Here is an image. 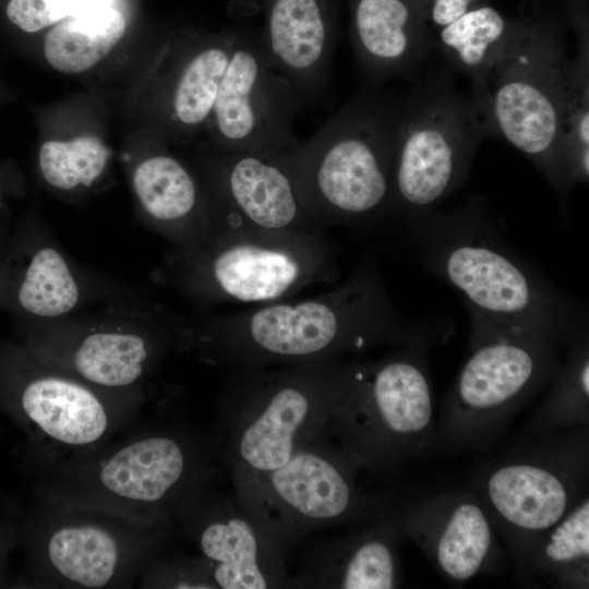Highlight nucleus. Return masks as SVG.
Here are the masks:
<instances>
[{
	"label": "nucleus",
	"instance_id": "f257e3e1",
	"mask_svg": "<svg viewBox=\"0 0 589 589\" xmlns=\"http://www.w3.org/2000/svg\"><path fill=\"white\" fill-rule=\"evenodd\" d=\"M217 330L221 354L241 366L333 360L387 344L426 347L435 338L399 314L371 263L326 293L231 314Z\"/></svg>",
	"mask_w": 589,
	"mask_h": 589
},
{
	"label": "nucleus",
	"instance_id": "f03ea898",
	"mask_svg": "<svg viewBox=\"0 0 589 589\" xmlns=\"http://www.w3.org/2000/svg\"><path fill=\"white\" fill-rule=\"evenodd\" d=\"M407 221L426 267L465 297L471 315L530 327L565 344L579 329L573 308L493 232L479 204Z\"/></svg>",
	"mask_w": 589,
	"mask_h": 589
},
{
	"label": "nucleus",
	"instance_id": "7ed1b4c3",
	"mask_svg": "<svg viewBox=\"0 0 589 589\" xmlns=\"http://www.w3.org/2000/svg\"><path fill=\"white\" fill-rule=\"evenodd\" d=\"M397 101L362 94L288 153L299 197L315 221L392 213Z\"/></svg>",
	"mask_w": 589,
	"mask_h": 589
},
{
	"label": "nucleus",
	"instance_id": "20e7f679",
	"mask_svg": "<svg viewBox=\"0 0 589 589\" xmlns=\"http://www.w3.org/2000/svg\"><path fill=\"white\" fill-rule=\"evenodd\" d=\"M351 365L333 359L278 371L242 366L228 408L235 479L273 471L300 445L328 435Z\"/></svg>",
	"mask_w": 589,
	"mask_h": 589
},
{
	"label": "nucleus",
	"instance_id": "39448f33",
	"mask_svg": "<svg viewBox=\"0 0 589 589\" xmlns=\"http://www.w3.org/2000/svg\"><path fill=\"white\" fill-rule=\"evenodd\" d=\"M566 345L530 327L471 315L469 356L443 409V442L459 449L488 446L551 383Z\"/></svg>",
	"mask_w": 589,
	"mask_h": 589
},
{
	"label": "nucleus",
	"instance_id": "423d86ee",
	"mask_svg": "<svg viewBox=\"0 0 589 589\" xmlns=\"http://www.w3.org/2000/svg\"><path fill=\"white\" fill-rule=\"evenodd\" d=\"M568 56L557 24L518 19L513 38L484 94L492 135L525 155L558 191L568 190L563 161V116Z\"/></svg>",
	"mask_w": 589,
	"mask_h": 589
},
{
	"label": "nucleus",
	"instance_id": "0eeeda50",
	"mask_svg": "<svg viewBox=\"0 0 589 589\" xmlns=\"http://www.w3.org/2000/svg\"><path fill=\"white\" fill-rule=\"evenodd\" d=\"M205 454L183 433L163 430L136 435L100 456L62 467L48 501L143 525H165L167 510L176 509L205 474Z\"/></svg>",
	"mask_w": 589,
	"mask_h": 589
},
{
	"label": "nucleus",
	"instance_id": "6e6552de",
	"mask_svg": "<svg viewBox=\"0 0 589 589\" xmlns=\"http://www.w3.org/2000/svg\"><path fill=\"white\" fill-rule=\"evenodd\" d=\"M490 135L483 103L447 82L397 101L390 214L408 219L432 212L462 182Z\"/></svg>",
	"mask_w": 589,
	"mask_h": 589
},
{
	"label": "nucleus",
	"instance_id": "1a4fd4ad",
	"mask_svg": "<svg viewBox=\"0 0 589 589\" xmlns=\"http://www.w3.org/2000/svg\"><path fill=\"white\" fill-rule=\"evenodd\" d=\"M419 346L371 363H352L328 435L362 468L390 467L435 440L431 384Z\"/></svg>",
	"mask_w": 589,
	"mask_h": 589
},
{
	"label": "nucleus",
	"instance_id": "9d476101",
	"mask_svg": "<svg viewBox=\"0 0 589 589\" xmlns=\"http://www.w3.org/2000/svg\"><path fill=\"white\" fill-rule=\"evenodd\" d=\"M588 428L529 437L476 477L483 503L516 564L587 492Z\"/></svg>",
	"mask_w": 589,
	"mask_h": 589
},
{
	"label": "nucleus",
	"instance_id": "9b49d317",
	"mask_svg": "<svg viewBox=\"0 0 589 589\" xmlns=\"http://www.w3.org/2000/svg\"><path fill=\"white\" fill-rule=\"evenodd\" d=\"M360 470L339 445L320 437L277 469L235 482L239 503L281 550L309 530L384 515L359 489Z\"/></svg>",
	"mask_w": 589,
	"mask_h": 589
},
{
	"label": "nucleus",
	"instance_id": "f8f14e48",
	"mask_svg": "<svg viewBox=\"0 0 589 589\" xmlns=\"http://www.w3.org/2000/svg\"><path fill=\"white\" fill-rule=\"evenodd\" d=\"M164 532L165 525L50 503L41 544L47 585L125 586L155 557Z\"/></svg>",
	"mask_w": 589,
	"mask_h": 589
},
{
	"label": "nucleus",
	"instance_id": "ddd939ff",
	"mask_svg": "<svg viewBox=\"0 0 589 589\" xmlns=\"http://www.w3.org/2000/svg\"><path fill=\"white\" fill-rule=\"evenodd\" d=\"M226 233L209 263L217 293L231 303L285 300L335 277L328 244L312 229L271 231L225 221Z\"/></svg>",
	"mask_w": 589,
	"mask_h": 589
},
{
	"label": "nucleus",
	"instance_id": "4468645a",
	"mask_svg": "<svg viewBox=\"0 0 589 589\" xmlns=\"http://www.w3.org/2000/svg\"><path fill=\"white\" fill-rule=\"evenodd\" d=\"M298 109L292 87L272 67L261 38L236 28L209 118L219 151L292 149L299 143L293 133Z\"/></svg>",
	"mask_w": 589,
	"mask_h": 589
},
{
	"label": "nucleus",
	"instance_id": "2eb2a0df",
	"mask_svg": "<svg viewBox=\"0 0 589 589\" xmlns=\"http://www.w3.org/2000/svg\"><path fill=\"white\" fill-rule=\"evenodd\" d=\"M204 474L182 497V515L216 588L265 589L289 584L281 550L231 501L207 494Z\"/></svg>",
	"mask_w": 589,
	"mask_h": 589
},
{
	"label": "nucleus",
	"instance_id": "dca6fc26",
	"mask_svg": "<svg viewBox=\"0 0 589 589\" xmlns=\"http://www.w3.org/2000/svg\"><path fill=\"white\" fill-rule=\"evenodd\" d=\"M397 516L405 537L452 584H464L504 566L497 531L473 491L428 495Z\"/></svg>",
	"mask_w": 589,
	"mask_h": 589
},
{
	"label": "nucleus",
	"instance_id": "f3484780",
	"mask_svg": "<svg viewBox=\"0 0 589 589\" xmlns=\"http://www.w3.org/2000/svg\"><path fill=\"white\" fill-rule=\"evenodd\" d=\"M261 1L263 49L302 108L316 99L328 82L341 0Z\"/></svg>",
	"mask_w": 589,
	"mask_h": 589
},
{
	"label": "nucleus",
	"instance_id": "a211bd4d",
	"mask_svg": "<svg viewBox=\"0 0 589 589\" xmlns=\"http://www.w3.org/2000/svg\"><path fill=\"white\" fill-rule=\"evenodd\" d=\"M288 153L219 151L216 172L224 220L271 231L312 229Z\"/></svg>",
	"mask_w": 589,
	"mask_h": 589
},
{
	"label": "nucleus",
	"instance_id": "6ab92c4d",
	"mask_svg": "<svg viewBox=\"0 0 589 589\" xmlns=\"http://www.w3.org/2000/svg\"><path fill=\"white\" fill-rule=\"evenodd\" d=\"M350 44L372 82L411 76L433 48L413 0H348Z\"/></svg>",
	"mask_w": 589,
	"mask_h": 589
},
{
	"label": "nucleus",
	"instance_id": "aec40b11",
	"mask_svg": "<svg viewBox=\"0 0 589 589\" xmlns=\"http://www.w3.org/2000/svg\"><path fill=\"white\" fill-rule=\"evenodd\" d=\"M21 407L52 444L83 454L101 445L125 419L115 416L91 388L56 375L29 382L22 393Z\"/></svg>",
	"mask_w": 589,
	"mask_h": 589
},
{
	"label": "nucleus",
	"instance_id": "412c9836",
	"mask_svg": "<svg viewBox=\"0 0 589 589\" xmlns=\"http://www.w3.org/2000/svg\"><path fill=\"white\" fill-rule=\"evenodd\" d=\"M397 515H382L361 531L333 541L303 574L302 584L338 589H393L401 586Z\"/></svg>",
	"mask_w": 589,
	"mask_h": 589
},
{
	"label": "nucleus",
	"instance_id": "4be33fe9",
	"mask_svg": "<svg viewBox=\"0 0 589 589\" xmlns=\"http://www.w3.org/2000/svg\"><path fill=\"white\" fill-rule=\"evenodd\" d=\"M517 21L483 2L432 32V45L452 68L470 79V92L479 98L513 38Z\"/></svg>",
	"mask_w": 589,
	"mask_h": 589
},
{
	"label": "nucleus",
	"instance_id": "5701e85b",
	"mask_svg": "<svg viewBox=\"0 0 589 589\" xmlns=\"http://www.w3.org/2000/svg\"><path fill=\"white\" fill-rule=\"evenodd\" d=\"M518 575L556 588H589L588 493L532 544Z\"/></svg>",
	"mask_w": 589,
	"mask_h": 589
},
{
	"label": "nucleus",
	"instance_id": "b1692460",
	"mask_svg": "<svg viewBox=\"0 0 589 589\" xmlns=\"http://www.w3.org/2000/svg\"><path fill=\"white\" fill-rule=\"evenodd\" d=\"M124 15L109 5L58 22L45 36L44 53L63 73H80L100 61L121 39Z\"/></svg>",
	"mask_w": 589,
	"mask_h": 589
},
{
	"label": "nucleus",
	"instance_id": "393cba45",
	"mask_svg": "<svg viewBox=\"0 0 589 589\" xmlns=\"http://www.w3.org/2000/svg\"><path fill=\"white\" fill-rule=\"evenodd\" d=\"M551 387L528 428L529 437L589 426V339L579 328L568 340Z\"/></svg>",
	"mask_w": 589,
	"mask_h": 589
},
{
	"label": "nucleus",
	"instance_id": "a878e982",
	"mask_svg": "<svg viewBox=\"0 0 589 589\" xmlns=\"http://www.w3.org/2000/svg\"><path fill=\"white\" fill-rule=\"evenodd\" d=\"M235 36L231 27L208 38L184 62L170 99V119L179 125L195 128L209 121Z\"/></svg>",
	"mask_w": 589,
	"mask_h": 589
},
{
	"label": "nucleus",
	"instance_id": "bb28decb",
	"mask_svg": "<svg viewBox=\"0 0 589 589\" xmlns=\"http://www.w3.org/2000/svg\"><path fill=\"white\" fill-rule=\"evenodd\" d=\"M578 48L568 59L563 116V161L568 188L589 177V36L585 9L572 13Z\"/></svg>",
	"mask_w": 589,
	"mask_h": 589
},
{
	"label": "nucleus",
	"instance_id": "cd10ccee",
	"mask_svg": "<svg viewBox=\"0 0 589 589\" xmlns=\"http://www.w3.org/2000/svg\"><path fill=\"white\" fill-rule=\"evenodd\" d=\"M147 357V345L141 336L108 332L82 340L72 361L75 371L87 382L121 388L142 376Z\"/></svg>",
	"mask_w": 589,
	"mask_h": 589
},
{
	"label": "nucleus",
	"instance_id": "c85d7f7f",
	"mask_svg": "<svg viewBox=\"0 0 589 589\" xmlns=\"http://www.w3.org/2000/svg\"><path fill=\"white\" fill-rule=\"evenodd\" d=\"M144 209L155 219L172 223L188 217L197 204V188L175 158L156 155L142 161L133 177Z\"/></svg>",
	"mask_w": 589,
	"mask_h": 589
},
{
	"label": "nucleus",
	"instance_id": "c756f323",
	"mask_svg": "<svg viewBox=\"0 0 589 589\" xmlns=\"http://www.w3.org/2000/svg\"><path fill=\"white\" fill-rule=\"evenodd\" d=\"M77 300L76 283L62 256L49 248L38 251L19 291L21 305L32 314L55 317L72 310Z\"/></svg>",
	"mask_w": 589,
	"mask_h": 589
},
{
	"label": "nucleus",
	"instance_id": "7c9ffc66",
	"mask_svg": "<svg viewBox=\"0 0 589 589\" xmlns=\"http://www.w3.org/2000/svg\"><path fill=\"white\" fill-rule=\"evenodd\" d=\"M109 151L96 136L82 135L70 141H48L39 151V167L51 185L70 190L91 185L103 172Z\"/></svg>",
	"mask_w": 589,
	"mask_h": 589
},
{
	"label": "nucleus",
	"instance_id": "2f4dec72",
	"mask_svg": "<svg viewBox=\"0 0 589 589\" xmlns=\"http://www.w3.org/2000/svg\"><path fill=\"white\" fill-rule=\"evenodd\" d=\"M108 5L105 0H9L8 20L26 33H35L65 17Z\"/></svg>",
	"mask_w": 589,
	"mask_h": 589
},
{
	"label": "nucleus",
	"instance_id": "473e14b6",
	"mask_svg": "<svg viewBox=\"0 0 589 589\" xmlns=\"http://www.w3.org/2000/svg\"><path fill=\"white\" fill-rule=\"evenodd\" d=\"M143 585L185 589L216 588L200 557L190 561H161L153 557L143 569Z\"/></svg>",
	"mask_w": 589,
	"mask_h": 589
},
{
	"label": "nucleus",
	"instance_id": "72a5a7b5",
	"mask_svg": "<svg viewBox=\"0 0 589 589\" xmlns=\"http://www.w3.org/2000/svg\"><path fill=\"white\" fill-rule=\"evenodd\" d=\"M431 32L455 21L484 0H413Z\"/></svg>",
	"mask_w": 589,
	"mask_h": 589
}]
</instances>
